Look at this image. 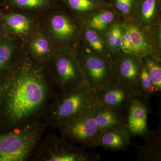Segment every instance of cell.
Instances as JSON below:
<instances>
[{"label":"cell","instance_id":"cell-30","mask_svg":"<svg viewBox=\"0 0 161 161\" xmlns=\"http://www.w3.org/2000/svg\"><path fill=\"white\" fill-rule=\"evenodd\" d=\"M6 35L4 28H3V24L0 21V40H2L3 38L6 37Z\"/></svg>","mask_w":161,"mask_h":161},{"label":"cell","instance_id":"cell-12","mask_svg":"<svg viewBox=\"0 0 161 161\" xmlns=\"http://www.w3.org/2000/svg\"><path fill=\"white\" fill-rule=\"evenodd\" d=\"M123 21L130 32L132 42L131 53L141 57L151 54L161 58V54L156 48L147 28L139 26L131 19Z\"/></svg>","mask_w":161,"mask_h":161},{"label":"cell","instance_id":"cell-1","mask_svg":"<svg viewBox=\"0 0 161 161\" xmlns=\"http://www.w3.org/2000/svg\"><path fill=\"white\" fill-rule=\"evenodd\" d=\"M46 64L18 58L0 75V133L43 121L55 92Z\"/></svg>","mask_w":161,"mask_h":161},{"label":"cell","instance_id":"cell-25","mask_svg":"<svg viewBox=\"0 0 161 161\" xmlns=\"http://www.w3.org/2000/svg\"><path fill=\"white\" fill-rule=\"evenodd\" d=\"M138 86L142 94L145 97L150 98L151 95L157 94L152 79L144 63L139 75Z\"/></svg>","mask_w":161,"mask_h":161},{"label":"cell","instance_id":"cell-10","mask_svg":"<svg viewBox=\"0 0 161 161\" xmlns=\"http://www.w3.org/2000/svg\"><path fill=\"white\" fill-rule=\"evenodd\" d=\"M47 26L52 40L62 47L74 46L79 39L82 26L68 15L61 12L53 15Z\"/></svg>","mask_w":161,"mask_h":161},{"label":"cell","instance_id":"cell-2","mask_svg":"<svg viewBox=\"0 0 161 161\" xmlns=\"http://www.w3.org/2000/svg\"><path fill=\"white\" fill-rule=\"evenodd\" d=\"M97 104L96 89L85 82L70 89L55 92L43 121L47 126L59 130Z\"/></svg>","mask_w":161,"mask_h":161},{"label":"cell","instance_id":"cell-11","mask_svg":"<svg viewBox=\"0 0 161 161\" xmlns=\"http://www.w3.org/2000/svg\"><path fill=\"white\" fill-rule=\"evenodd\" d=\"M98 104L118 112H126L133 95L111 79L96 89Z\"/></svg>","mask_w":161,"mask_h":161},{"label":"cell","instance_id":"cell-20","mask_svg":"<svg viewBox=\"0 0 161 161\" xmlns=\"http://www.w3.org/2000/svg\"><path fill=\"white\" fill-rule=\"evenodd\" d=\"M113 9L101 8L84 21V24L102 32L105 33L116 20Z\"/></svg>","mask_w":161,"mask_h":161},{"label":"cell","instance_id":"cell-4","mask_svg":"<svg viewBox=\"0 0 161 161\" xmlns=\"http://www.w3.org/2000/svg\"><path fill=\"white\" fill-rule=\"evenodd\" d=\"M33 161H98L99 154L87 152L69 141L50 133L41 140L31 158Z\"/></svg>","mask_w":161,"mask_h":161},{"label":"cell","instance_id":"cell-31","mask_svg":"<svg viewBox=\"0 0 161 161\" xmlns=\"http://www.w3.org/2000/svg\"><path fill=\"white\" fill-rule=\"evenodd\" d=\"M93 1H94L95 3H98V2H99V1H100V0H93Z\"/></svg>","mask_w":161,"mask_h":161},{"label":"cell","instance_id":"cell-14","mask_svg":"<svg viewBox=\"0 0 161 161\" xmlns=\"http://www.w3.org/2000/svg\"><path fill=\"white\" fill-rule=\"evenodd\" d=\"M160 0H137L131 19L148 28L159 23Z\"/></svg>","mask_w":161,"mask_h":161},{"label":"cell","instance_id":"cell-24","mask_svg":"<svg viewBox=\"0 0 161 161\" xmlns=\"http://www.w3.org/2000/svg\"><path fill=\"white\" fill-rule=\"evenodd\" d=\"M142 58L156 93L159 94L161 92V58L151 54L144 55Z\"/></svg>","mask_w":161,"mask_h":161},{"label":"cell","instance_id":"cell-17","mask_svg":"<svg viewBox=\"0 0 161 161\" xmlns=\"http://www.w3.org/2000/svg\"><path fill=\"white\" fill-rule=\"evenodd\" d=\"M94 117L100 132L117 126L125 125L124 113L97 104L94 108Z\"/></svg>","mask_w":161,"mask_h":161},{"label":"cell","instance_id":"cell-18","mask_svg":"<svg viewBox=\"0 0 161 161\" xmlns=\"http://www.w3.org/2000/svg\"><path fill=\"white\" fill-rule=\"evenodd\" d=\"M107 58L113 62L122 47V22L115 21L105 33Z\"/></svg>","mask_w":161,"mask_h":161},{"label":"cell","instance_id":"cell-13","mask_svg":"<svg viewBox=\"0 0 161 161\" xmlns=\"http://www.w3.org/2000/svg\"><path fill=\"white\" fill-rule=\"evenodd\" d=\"M132 138L125 125L117 126L101 132L98 147L112 151L126 150Z\"/></svg>","mask_w":161,"mask_h":161},{"label":"cell","instance_id":"cell-8","mask_svg":"<svg viewBox=\"0 0 161 161\" xmlns=\"http://www.w3.org/2000/svg\"><path fill=\"white\" fill-rule=\"evenodd\" d=\"M87 82L96 89L112 79V62L106 57L92 53L80 47L75 50Z\"/></svg>","mask_w":161,"mask_h":161},{"label":"cell","instance_id":"cell-27","mask_svg":"<svg viewBox=\"0 0 161 161\" xmlns=\"http://www.w3.org/2000/svg\"><path fill=\"white\" fill-rule=\"evenodd\" d=\"M8 5L21 9H39L47 8L50 0H5Z\"/></svg>","mask_w":161,"mask_h":161},{"label":"cell","instance_id":"cell-21","mask_svg":"<svg viewBox=\"0 0 161 161\" xmlns=\"http://www.w3.org/2000/svg\"><path fill=\"white\" fill-rule=\"evenodd\" d=\"M30 49L32 58L42 64L48 63L54 55L49 40L40 35L36 36L31 41Z\"/></svg>","mask_w":161,"mask_h":161},{"label":"cell","instance_id":"cell-5","mask_svg":"<svg viewBox=\"0 0 161 161\" xmlns=\"http://www.w3.org/2000/svg\"><path fill=\"white\" fill-rule=\"evenodd\" d=\"M48 63L51 64L50 75L52 81L59 91L70 89L87 82L73 47L60 48Z\"/></svg>","mask_w":161,"mask_h":161},{"label":"cell","instance_id":"cell-29","mask_svg":"<svg viewBox=\"0 0 161 161\" xmlns=\"http://www.w3.org/2000/svg\"><path fill=\"white\" fill-rule=\"evenodd\" d=\"M122 50L127 53H131L132 50V42L130 31L125 22H122Z\"/></svg>","mask_w":161,"mask_h":161},{"label":"cell","instance_id":"cell-15","mask_svg":"<svg viewBox=\"0 0 161 161\" xmlns=\"http://www.w3.org/2000/svg\"><path fill=\"white\" fill-rule=\"evenodd\" d=\"M0 21L6 34L10 33L27 36L33 32V23L30 18L23 14L1 12Z\"/></svg>","mask_w":161,"mask_h":161},{"label":"cell","instance_id":"cell-9","mask_svg":"<svg viewBox=\"0 0 161 161\" xmlns=\"http://www.w3.org/2000/svg\"><path fill=\"white\" fill-rule=\"evenodd\" d=\"M149 98L142 95H134L125 114V126L132 137L139 136L147 140L152 131L148 126V116L151 112Z\"/></svg>","mask_w":161,"mask_h":161},{"label":"cell","instance_id":"cell-7","mask_svg":"<svg viewBox=\"0 0 161 161\" xmlns=\"http://www.w3.org/2000/svg\"><path fill=\"white\" fill-rule=\"evenodd\" d=\"M112 64V79L134 95H142L138 86V78L143 64L142 57L121 50Z\"/></svg>","mask_w":161,"mask_h":161},{"label":"cell","instance_id":"cell-23","mask_svg":"<svg viewBox=\"0 0 161 161\" xmlns=\"http://www.w3.org/2000/svg\"><path fill=\"white\" fill-rule=\"evenodd\" d=\"M72 11L86 20L95 12L102 8L99 3L93 0H63Z\"/></svg>","mask_w":161,"mask_h":161},{"label":"cell","instance_id":"cell-6","mask_svg":"<svg viewBox=\"0 0 161 161\" xmlns=\"http://www.w3.org/2000/svg\"><path fill=\"white\" fill-rule=\"evenodd\" d=\"M94 108L60 127L61 138L80 144L83 148L98 147L101 132L95 121Z\"/></svg>","mask_w":161,"mask_h":161},{"label":"cell","instance_id":"cell-26","mask_svg":"<svg viewBox=\"0 0 161 161\" xmlns=\"http://www.w3.org/2000/svg\"><path fill=\"white\" fill-rule=\"evenodd\" d=\"M137 0H113V9L124 20L131 19Z\"/></svg>","mask_w":161,"mask_h":161},{"label":"cell","instance_id":"cell-22","mask_svg":"<svg viewBox=\"0 0 161 161\" xmlns=\"http://www.w3.org/2000/svg\"><path fill=\"white\" fill-rule=\"evenodd\" d=\"M14 40L6 37L0 40V75L8 70L18 58H16Z\"/></svg>","mask_w":161,"mask_h":161},{"label":"cell","instance_id":"cell-28","mask_svg":"<svg viewBox=\"0 0 161 161\" xmlns=\"http://www.w3.org/2000/svg\"><path fill=\"white\" fill-rule=\"evenodd\" d=\"M149 35L152 40L156 48L159 53L161 54V30L160 23L147 28Z\"/></svg>","mask_w":161,"mask_h":161},{"label":"cell","instance_id":"cell-19","mask_svg":"<svg viewBox=\"0 0 161 161\" xmlns=\"http://www.w3.org/2000/svg\"><path fill=\"white\" fill-rule=\"evenodd\" d=\"M161 130L158 127L152 132L147 140V147H141L138 152L137 160L159 161L161 159Z\"/></svg>","mask_w":161,"mask_h":161},{"label":"cell","instance_id":"cell-16","mask_svg":"<svg viewBox=\"0 0 161 161\" xmlns=\"http://www.w3.org/2000/svg\"><path fill=\"white\" fill-rule=\"evenodd\" d=\"M79 39L82 43L81 47L85 49L107 58L105 33L98 31L84 24L80 31Z\"/></svg>","mask_w":161,"mask_h":161},{"label":"cell","instance_id":"cell-3","mask_svg":"<svg viewBox=\"0 0 161 161\" xmlns=\"http://www.w3.org/2000/svg\"><path fill=\"white\" fill-rule=\"evenodd\" d=\"M47 126L43 121H38L0 133V161H26L31 159Z\"/></svg>","mask_w":161,"mask_h":161}]
</instances>
